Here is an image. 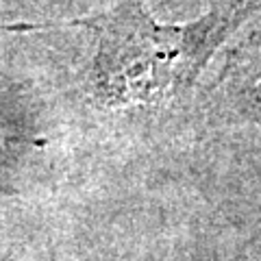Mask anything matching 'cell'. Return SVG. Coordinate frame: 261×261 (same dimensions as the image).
Returning a JSON list of instances; mask_svg holds the SVG:
<instances>
[{
    "label": "cell",
    "mask_w": 261,
    "mask_h": 261,
    "mask_svg": "<svg viewBox=\"0 0 261 261\" xmlns=\"http://www.w3.org/2000/svg\"><path fill=\"white\" fill-rule=\"evenodd\" d=\"M220 92L235 111L261 124V33H250L226 55Z\"/></svg>",
    "instance_id": "obj_2"
},
{
    "label": "cell",
    "mask_w": 261,
    "mask_h": 261,
    "mask_svg": "<svg viewBox=\"0 0 261 261\" xmlns=\"http://www.w3.org/2000/svg\"><path fill=\"white\" fill-rule=\"evenodd\" d=\"M261 0H218L211 11L187 24H163L140 0L113 9L48 24H20L18 31L85 29L96 37L92 92L105 107L159 105L187 94L202 68Z\"/></svg>",
    "instance_id": "obj_1"
}]
</instances>
